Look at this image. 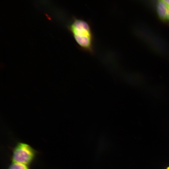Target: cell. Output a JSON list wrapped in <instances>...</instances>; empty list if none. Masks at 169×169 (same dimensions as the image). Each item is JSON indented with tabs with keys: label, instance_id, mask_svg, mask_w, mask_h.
Returning <instances> with one entry per match:
<instances>
[{
	"label": "cell",
	"instance_id": "obj_1",
	"mask_svg": "<svg viewBox=\"0 0 169 169\" xmlns=\"http://www.w3.org/2000/svg\"><path fill=\"white\" fill-rule=\"evenodd\" d=\"M78 47L91 54L94 52V37L90 23L83 19L74 17L68 25Z\"/></svg>",
	"mask_w": 169,
	"mask_h": 169
},
{
	"label": "cell",
	"instance_id": "obj_2",
	"mask_svg": "<svg viewBox=\"0 0 169 169\" xmlns=\"http://www.w3.org/2000/svg\"><path fill=\"white\" fill-rule=\"evenodd\" d=\"M12 162H18L29 166L34 161L38 151L28 144L18 142L11 148Z\"/></svg>",
	"mask_w": 169,
	"mask_h": 169
},
{
	"label": "cell",
	"instance_id": "obj_3",
	"mask_svg": "<svg viewBox=\"0 0 169 169\" xmlns=\"http://www.w3.org/2000/svg\"><path fill=\"white\" fill-rule=\"evenodd\" d=\"M157 10L158 16L162 20L167 18L168 5L163 0H159L157 3Z\"/></svg>",
	"mask_w": 169,
	"mask_h": 169
},
{
	"label": "cell",
	"instance_id": "obj_4",
	"mask_svg": "<svg viewBox=\"0 0 169 169\" xmlns=\"http://www.w3.org/2000/svg\"><path fill=\"white\" fill-rule=\"evenodd\" d=\"M7 169H30L29 166L18 162H12Z\"/></svg>",
	"mask_w": 169,
	"mask_h": 169
},
{
	"label": "cell",
	"instance_id": "obj_5",
	"mask_svg": "<svg viewBox=\"0 0 169 169\" xmlns=\"http://www.w3.org/2000/svg\"><path fill=\"white\" fill-rule=\"evenodd\" d=\"M167 18L169 20V6H168V10L167 14Z\"/></svg>",
	"mask_w": 169,
	"mask_h": 169
},
{
	"label": "cell",
	"instance_id": "obj_6",
	"mask_svg": "<svg viewBox=\"0 0 169 169\" xmlns=\"http://www.w3.org/2000/svg\"><path fill=\"white\" fill-rule=\"evenodd\" d=\"M167 4L168 6H169V0H163Z\"/></svg>",
	"mask_w": 169,
	"mask_h": 169
},
{
	"label": "cell",
	"instance_id": "obj_7",
	"mask_svg": "<svg viewBox=\"0 0 169 169\" xmlns=\"http://www.w3.org/2000/svg\"><path fill=\"white\" fill-rule=\"evenodd\" d=\"M166 169H169V166Z\"/></svg>",
	"mask_w": 169,
	"mask_h": 169
}]
</instances>
